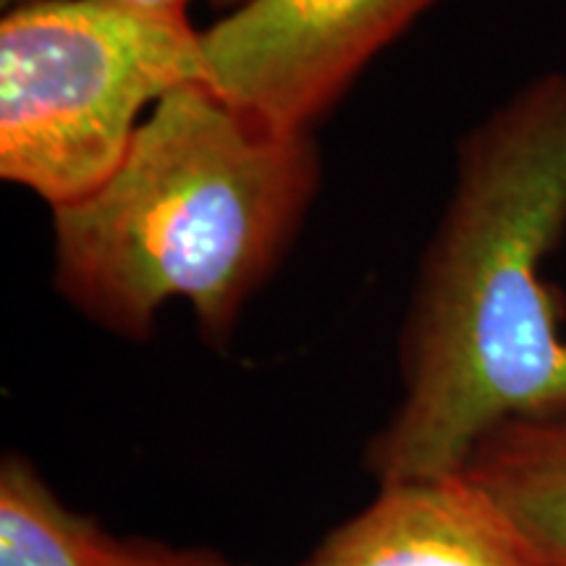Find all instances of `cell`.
Instances as JSON below:
<instances>
[{
    "label": "cell",
    "instance_id": "6da1fadb",
    "mask_svg": "<svg viewBox=\"0 0 566 566\" xmlns=\"http://www.w3.org/2000/svg\"><path fill=\"white\" fill-rule=\"evenodd\" d=\"M566 239V74L472 126L399 336L401 396L363 464L378 485L459 475L506 422L566 420L564 307L543 275Z\"/></svg>",
    "mask_w": 566,
    "mask_h": 566
},
{
    "label": "cell",
    "instance_id": "7a4b0ae2",
    "mask_svg": "<svg viewBox=\"0 0 566 566\" xmlns=\"http://www.w3.org/2000/svg\"><path fill=\"white\" fill-rule=\"evenodd\" d=\"M317 187L313 132H258L205 84H184L147 113L108 181L53 208V286L129 342H147L181 296L202 342L226 349Z\"/></svg>",
    "mask_w": 566,
    "mask_h": 566
},
{
    "label": "cell",
    "instance_id": "3957f363",
    "mask_svg": "<svg viewBox=\"0 0 566 566\" xmlns=\"http://www.w3.org/2000/svg\"><path fill=\"white\" fill-rule=\"evenodd\" d=\"M205 84L187 11L126 0H30L0 24V176L53 208L122 166L168 92Z\"/></svg>",
    "mask_w": 566,
    "mask_h": 566
},
{
    "label": "cell",
    "instance_id": "277c9868",
    "mask_svg": "<svg viewBox=\"0 0 566 566\" xmlns=\"http://www.w3.org/2000/svg\"><path fill=\"white\" fill-rule=\"evenodd\" d=\"M441 0H247L200 32L205 87L258 132L310 134L363 69Z\"/></svg>",
    "mask_w": 566,
    "mask_h": 566
},
{
    "label": "cell",
    "instance_id": "5b68a950",
    "mask_svg": "<svg viewBox=\"0 0 566 566\" xmlns=\"http://www.w3.org/2000/svg\"><path fill=\"white\" fill-rule=\"evenodd\" d=\"M300 566H541L509 516L464 472L378 485Z\"/></svg>",
    "mask_w": 566,
    "mask_h": 566
},
{
    "label": "cell",
    "instance_id": "8992f818",
    "mask_svg": "<svg viewBox=\"0 0 566 566\" xmlns=\"http://www.w3.org/2000/svg\"><path fill=\"white\" fill-rule=\"evenodd\" d=\"M0 566H252L210 546L113 533L71 509L21 454L0 464Z\"/></svg>",
    "mask_w": 566,
    "mask_h": 566
},
{
    "label": "cell",
    "instance_id": "52a82bcc",
    "mask_svg": "<svg viewBox=\"0 0 566 566\" xmlns=\"http://www.w3.org/2000/svg\"><path fill=\"white\" fill-rule=\"evenodd\" d=\"M462 472L520 530L537 564L566 566V420L499 424Z\"/></svg>",
    "mask_w": 566,
    "mask_h": 566
},
{
    "label": "cell",
    "instance_id": "ba28073f",
    "mask_svg": "<svg viewBox=\"0 0 566 566\" xmlns=\"http://www.w3.org/2000/svg\"><path fill=\"white\" fill-rule=\"evenodd\" d=\"M126 3L145 6V9H158V11H187L189 0H126ZM212 6H244L247 0H210Z\"/></svg>",
    "mask_w": 566,
    "mask_h": 566
}]
</instances>
